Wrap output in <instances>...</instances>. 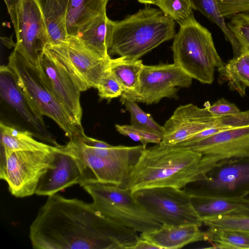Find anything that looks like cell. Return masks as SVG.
<instances>
[{
    "label": "cell",
    "mask_w": 249,
    "mask_h": 249,
    "mask_svg": "<svg viewBox=\"0 0 249 249\" xmlns=\"http://www.w3.org/2000/svg\"><path fill=\"white\" fill-rule=\"evenodd\" d=\"M138 232L102 214L92 203L48 196L30 227L36 249H132Z\"/></svg>",
    "instance_id": "obj_1"
},
{
    "label": "cell",
    "mask_w": 249,
    "mask_h": 249,
    "mask_svg": "<svg viewBox=\"0 0 249 249\" xmlns=\"http://www.w3.org/2000/svg\"><path fill=\"white\" fill-rule=\"evenodd\" d=\"M210 170L203 155L186 147L160 143L145 148L133 166L125 187L132 192L152 188L182 189L205 180Z\"/></svg>",
    "instance_id": "obj_2"
},
{
    "label": "cell",
    "mask_w": 249,
    "mask_h": 249,
    "mask_svg": "<svg viewBox=\"0 0 249 249\" xmlns=\"http://www.w3.org/2000/svg\"><path fill=\"white\" fill-rule=\"evenodd\" d=\"M175 35V21L160 9L146 5L121 20L107 18L106 42L110 56L139 59Z\"/></svg>",
    "instance_id": "obj_3"
},
{
    "label": "cell",
    "mask_w": 249,
    "mask_h": 249,
    "mask_svg": "<svg viewBox=\"0 0 249 249\" xmlns=\"http://www.w3.org/2000/svg\"><path fill=\"white\" fill-rule=\"evenodd\" d=\"M82 160L84 182L126 186L131 170L145 149L136 146L111 145L84 134L73 140Z\"/></svg>",
    "instance_id": "obj_4"
},
{
    "label": "cell",
    "mask_w": 249,
    "mask_h": 249,
    "mask_svg": "<svg viewBox=\"0 0 249 249\" xmlns=\"http://www.w3.org/2000/svg\"><path fill=\"white\" fill-rule=\"evenodd\" d=\"M179 26L171 47L174 63L193 79L212 84L215 69L225 63L216 50L211 33L194 15Z\"/></svg>",
    "instance_id": "obj_5"
},
{
    "label": "cell",
    "mask_w": 249,
    "mask_h": 249,
    "mask_svg": "<svg viewBox=\"0 0 249 249\" xmlns=\"http://www.w3.org/2000/svg\"><path fill=\"white\" fill-rule=\"evenodd\" d=\"M92 204L102 214L140 233L159 229L161 225L145 210L126 187L95 182L83 187Z\"/></svg>",
    "instance_id": "obj_6"
},
{
    "label": "cell",
    "mask_w": 249,
    "mask_h": 249,
    "mask_svg": "<svg viewBox=\"0 0 249 249\" xmlns=\"http://www.w3.org/2000/svg\"><path fill=\"white\" fill-rule=\"evenodd\" d=\"M8 67L14 73L18 85L42 118L47 116L54 121L70 140L80 139L83 128L74 124L65 110L40 78L35 66L15 50L8 58Z\"/></svg>",
    "instance_id": "obj_7"
},
{
    "label": "cell",
    "mask_w": 249,
    "mask_h": 249,
    "mask_svg": "<svg viewBox=\"0 0 249 249\" xmlns=\"http://www.w3.org/2000/svg\"><path fill=\"white\" fill-rule=\"evenodd\" d=\"M57 146L46 150L16 151L6 158L0 165V178L7 182L13 196L21 198L36 194L40 179L53 165Z\"/></svg>",
    "instance_id": "obj_8"
},
{
    "label": "cell",
    "mask_w": 249,
    "mask_h": 249,
    "mask_svg": "<svg viewBox=\"0 0 249 249\" xmlns=\"http://www.w3.org/2000/svg\"><path fill=\"white\" fill-rule=\"evenodd\" d=\"M45 51L63 66L81 92L97 88L107 68L105 59L88 49L77 36H68L56 45H47Z\"/></svg>",
    "instance_id": "obj_9"
},
{
    "label": "cell",
    "mask_w": 249,
    "mask_h": 249,
    "mask_svg": "<svg viewBox=\"0 0 249 249\" xmlns=\"http://www.w3.org/2000/svg\"><path fill=\"white\" fill-rule=\"evenodd\" d=\"M133 193L145 210L161 225L200 227L203 224L193 207L191 196L184 189L156 187Z\"/></svg>",
    "instance_id": "obj_10"
},
{
    "label": "cell",
    "mask_w": 249,
    "mask_h": 249,
    "mask_svg": "<svg viewBox=\"0 0 249 249\" xmlns=\"http://www.w3.org/2000/svg\"><path fill=\"white\" fill-rule=\"evenodd\" d=\"M206 176L184 189L191 196L245 197L249 194V157L222 160Z\"/></svg>",
    "instance_id": "obj_11"
},
{
    "label": "cell",
    "mask_w": 249,
    "mask_h": 249,
    "mask_svg": "<svg viewBox=\"0 0 249 249\" xmlns=\"http://www.w3.org/2000/svg\"><path fill=\"white\" fill-rule=\"evenodd\" d=\"M192 80L174 63L143 65L136 92L131 95L123 94L137 103L157 104L163 98L177 99L178 88H189Z\"/></svg>",
    "instance_id": "obj_12"
},
{
    "label": "cell",
    "mask_w": 249,
    "mask_h": 249,
    "mask_svg": "<svg viewBox=\"0 0 249 249\" xmlns=\"http://www.w3.org/2000/svg\"><path fill=\"white\" fill-rule=\"evenodd\" d=\"M14 50L36 66L50 43L49 35L37 0H20Z\"/></svg>",
    "instance_id": "obj_13"
},
{
    "label": "cell",
    "mask_w": 249,
    "mask_h": 249,
    "mask_svg": "<svg viewBox=\"0 0 249 249\" xmlns=\"http://www.w3.org/2000/svg\"><path fill=\"white\" fill-rule=\"evenodd\" d=\"M47 89L69 115L73 123L83 128L81 91L63 66L48 52L35 66Z\"/></svg>",
    "instance_id": "obj_14"
},
{
    "label": "cell",
    "mask_w": 249,
    "mask_h": 249,
    "mask_svg": "<svg viewBox=\"0 0 249 249\" xmlns=\"http://www.w3.org/2000/svg\"><path fill=\"white\" fill-rule=\"evenodd\" d=\"M84 171L82 160L73 141L57 146L53 165L40 179L36 195L51 196L78 184L82 187Z\"/></svg>",
    "instance_id": "obj_15"
},
{
    "label": "cell",
    "mask_w": 249,
    "mask_h": 249,
    "mask_svg": "<svg viewBox=\"0 0 249 249\" xmlns=\"http://www.w3.org/2000/svg\"><path fill=\"white\" fill-rule=\"evenodd\" d=\"M182 147L201 154L212 169L222 160L249 157V126L224 130Z\"/></svg>",
    "instance_id": "obj_16"
},
{
    "label": "cell",
    "mask_w": 249,
    "mask_h": 249,
    "mask_svg": "<svg viewBox=\"0 0 249 249\" xmlns=\"http://www.w3.org/2000/svg\"><path fill=\"white\" fill-rule=\"evenodd\" d=\"M206 107L188 104L178 107L163 125L164 136L160 144L175 145L216 124Z\"/></svg>",
    "instance_id": "obj_17"
},
{
    "label": "cell",
    "mask_w": 249,
    "mask_h": 249,
    "mask_svg": "<svg viewBox=\"0 0 249 249\" xmlns=\"http://www.w3.org/2000/svg\"><path fill=\"white\" fill-rule=\"evenodd\" d=\"M0 95L1 100L14 109L33 128L34 137L54 146L60 145L47 130L43 118L37 114L7 65L0 67Z\"/></svg>",
    "instance_id": "obj_18"
},
{
    "label": "cell",
    "mask_w": 249,
    "mask_h": 249,
    "mask_svg": "<svg viewBox=\"0 0 249 249\" xmlns=\"http://www.w3.org/2000/svg\"><path fill=\"white\" fill-rule=\"evenodd\" d=\"M190 196L202 222L218 217L249 216V198L245 197Z\"/></svg>",
    "instance_id": "obj_19"
},
{
    "label": "cell",
    "mask_w": 249,
    "mask_h": 249,
    "mask_svg": "<svg viewBox=\"0 0 249 249\" xmlns=\"http://www.w3.org/2000/svg\"><path fill=\"white\" fill-rule=\"evenodd\" d=\"M195 224L161 225L158 229L142 233L140 237L148 240L160 249H180L189 244L206 241L205 231Z\"/></svg>",
    "instance_id": "obj_20"
},
{
    "label": "cell",
    "mask_w": 249,
    "mask_h": 249,
    "mask_svg": "<svg viewBox=\"0 0 249 249\" xmlns=\"http://www.w3.org/2000/svg\"><path fill=\"white\" fill-rule=\"evenodd\" d=\"M107 0H70L66 16L68 36H78L97 16L106 12Z\"/></svg>",
    "instance_id": "obj_21"
},
{
    "label": "cell",
    "mask_w": 249,
    "mask_h": 249,
    "mask_svg": "<svg viewBox=\"0 0 249 249\" xmlns=\"http://www.w3.org/2000/svg\"><path fill=\"white\" fill-rule=\"evenodd\" d=\"M0 165L12 152L20 150L50 149L51 145L34 138L33 134L28 130H22L0 122Z\"/></svg>",
    "instance_id": "obj_22"
},
{
    "label": "cell",
    "mask_w": 249,
    "mask_h": 249,
    "mask_svg": "<svg viewBox=\"0 0 249 249\" xmlns=\"http://www.w3.org/2000/svg\"><path fill=\"white\" fill-rule=\"evenodd\" d=\"M37 0L49 33V44L65 42L68 36L66 16L70 0Z\"/></svg>",
    "instance_id": "obj_23"
},
{
    "label": "cell",
    "mask_w": 249,
    "mask_h": 249,
    "mask_svg": "<svg viewBox=\"0 0 249 249\" xmlns=\"http://www.w3.org/2000/svg\"><path fill=\"white\" fill-rule=\"evenodd\" d=\"M218 82H227L231 90L244 97L249 88V50L242 48L240 54L218 69Z\"/></svg>",
    "instance_id": "obj_24"
},
{
    "label": "cell",
    "mask_w": 249,
    "mask_h": 249,
    "mask_svg": "<svg viewBox=\"0 0 249 249\" xmlns=\"http://www.w3.org/2000/svg\"><path fill=\"white\" fill-rule=\"evenodd\" d=\"M144 64L141 59H130L125 57L110 58L107 69L120 85L123 93L134 94L140 84V77Z\"/></svg>",
    "instance_id": "obj_25"
},
{
    "label": "cell",
    "mask_w": 249,
    "mask_h": 249,
    "mask_svg": "<svg viewBox=\"0 0 249 249\" xmlns=\"http://www.w3.org/2000/svg\"><path fill=\"white\" fill-rule=\"evenodd\" d=\"M107 18L106 12L97 16L77 36L88 49L106 60L111 58L106 42Z\"/></svg>",
    "instance_id": "obj_26"
},
{
    "label": "cell",
    "mask_w": 249,
    "mask_h": 249,
    "mask_svg": "<svg viewBox=\"0 0 249 249\" xmlns=\"http://www.w3.org/2000/svg\"><path fill=\"white\" fill-rule=\"evenodd\" d=\"M206 241L212 248L220 249H249V233L240 231L208 227L205 231Z\"/></svg>",
    "instance_id": "obj_27"
},
{
    "label": "cell",
    "mask_w": 249,
    "mask_h": 249,
    "mask_svg": "<svg viewBox=\"0 0 249 249\" xmlns=\"http://www.w3.org/2000/svg\"><path fill=\"white\" fill-rule=\"evenodd\" d=\"M120 102L124 106L130 116V124L132 127L164 136L163 126L160 125L150 114L145 112L137 102L124 94L121 96Z\"/></svg>",
    "instance_id": "obj_28"
},
{
    "label": "cell",
    "mask_w": 249,
    "mask_h": 249,
    "mask_svg": "<svg viewBox=\"0 0 249 249\" xmlns=\"http://www.w3.org/2000/svg\"><path fill=\"white\" fill-rule=\"evenodd\" d=\"M196 10H198L208 19L215 23L222 31L227 41L232 47L234 56L240 53L239 45L234 36L227 27L225 18L221 15L216 0H192Z\"/></svg>",
    "instance_id": "obj_29"
},
{
    "label": "cell",
    "mask_w": 249,
    "mask_h": 249,
    "mask_svg": "<svg viewBox=\"0 0 249 249\" xmlns=\"http://www.w3.org/2000/svg\"><path fill=\"white\" fill-rule=\"evenodd\" d=\"M179 25L194 15L196 10L192 0H159L155 4Z\"/></svg>",
    "instance_id": "obj_30"
},
{
    "label": "cell",
    "mask_w": 249,
    "mask_h": 249,
    "mask_svg": "<svg viewBox=\"0 0 249 249\" xmlns=\"http://www.w3.org/2000/svg\"><path fill=\"white\" fill-rule=\"evenodd\" d=\"M227 24L240 50L242 48L249 50V12L236 15L231 18Z\"/></svg>",
    "instance_id": "obj_31"
},
{
    "label": "cell",
    "mask_w": 249,
    "mask_h": 249,
    "mask_svg": "<svg viewBox=\"0 0 249 249\" xmlns=\"http://www.w3.org/2000/svg\"><path fill=\"white\" fill-rule=\"evenodd\" d=\"M203 224L208 227L236 230L249 233V216L218 217L206 219Z\"/></svg>",
    "instance_id": "obj_32"
},
{
    "label": "cell",
    "mask_w": 249,
    "mask_h": 249,
    "mask_svg": "<svg viewBox=\"0 0 249 249\" xmlns=\"http://www.w3.org/2000/svg\"><path fill=\"white\" fill-rule=\"evenodd\" d=\"M100 99L109 100L121 96L123 89L111 71L107 69L102 75L96 88Z\"/></svg>",
    "instance_id": "obj_33"
},
{
    "label": "cell",
    "mask_w": 249,
    "mask_h": 249,
    "mask_svg": "<svg viewBox=\"0 0 249 249\" xmlns=\"http://www.w3.org/2000/svg\"><path fill=\"white\" fill-rule=\"evenodd\" d=\"M219 11L223 17L233 16L249 12V0H216Z\"/></svg>",
    "instance_id": "obj_34"
},
{
    "label": "cell",
    "mask_w": 249,
    "mask_h": 249,
    "mask_svg": "<svg viewBox=\"0 0 249 249\" xmlns=\"http://www.w3.org/2000/svg\"><path fill=\"white\" fill-rule=\"evenodd\" d=\"M216 124L229 129L249 126V110L218 117Z\"/></svg>",
    "instance_id": "obj_35"
},
{
    "label": "cell",
    "mask_w": 249,
    "mask_h": 249,
    "mask_svg": "<svg viewBox=\"0 0 249 249\" xmlns=\"http://www.w3.org/2000/svg\"><path fill=\"white\" fill-rule=\"evenodd\" d=\"M210 112L215 117L234 114L240 111L238 107L234 104L220 98L213 105L205 106Z\"/></svg>",
    "instance_id": "obj_36"
},
{
    "label": "cell",
    "mask_w": 249,
    "mask_h": 249,
    "mask_svg": "<svg viewBox=\"0 0 249 249\" xmlns=\"http://www.w3.org/2000/svg\"><path fill=\"white\" fill-rule=\"evenodd\" d=\"M228 129L229 128L218 126L216 125L215 124L212 126L199 132L188 139L175 145L178 147H184L190 144L204 140L220 131Z\"/></svg>",
    "instance_id": "obj_37"
},
{
    "label": "cell",
    "mask_w": 249,
    "mask_h": 249,
    "mask_svg": "<svg viewBox=\"0 0 249 249\" xmlns=\"http://www.w3.org/2000/svg\"><path fill=\"white\" fill-rule=\"evenodd\" d=\"M4 0L16 33L18 30V6L20 0Z\"/></svg>",
    "instance_id": "obj_38"
},
{
    "label": "cell",
    "mask_w": 249,
    "mask_h": 249,
    "mask_svg": "<svg viewBox=\"0 0 249 249\" xmlns=\"http://www.w3.org/2000/svg\"><path fill=\"white\" fill-rule=\"evenodd\" d=\"M132 249H160L150 241L139 237Z\"/></svg>",
    "instance_id": "obj_39"
},
{
    "label": "cell",
    "mask_w": 249,
    "mask_h": 249,
    "mask_svg": "<svg viewBox=\"0 0 249 249\" xmlns=\"http://www.w3.org/2000/svg\"><path fill=\"white\" fill-rule=\"evenodd\" d=\"M138 1L142 3L146 4H156L159 0H138Z\"/></svg>",
    "instance_id": "obj_40"
},
{
    "label": "cell",
    "mask_w": 249,
    "mask_h": 249,
    "mask_svg": "<svg viewBox=\"0 0 249 249\" xmlns=\"http://www.w3.org/2000/svg\"><path fill=\"white\" fill-rule=\"evenodd\" d=\"M246 198H249V194L247 195L246 196H245Z\"/></svg>",
    "instance_id": "obj_41"
},
{
    "label": "cell",
    "mask_w": 249,
    "mask_h": 249,
    "mask_svg": "<svg viewBox=\"0 0 249 249\" xmlns=\"http://www.w3.org/2000/svg\"><path fill=\"white\" fill-rule=\"evenodd\" d=\"M107 0L108 1L109 0Z\"/></svg>",
    "instance_id": "obj_42"
}]
</instances>
